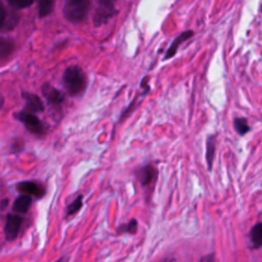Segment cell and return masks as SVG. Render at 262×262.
Here are the masks:
<instances>
[{
	"mask_svg": "<svg viewBox=\"0 0 262 262\" xmlns=\"http://www.w3.org/2000/svg\"><path fill=\"white\" fill-rule=\"evenodd\" d=\"M62 81L67 92L72 96L80 95L87 87L86 74L78 66L67 68L62 76Z\"/></svg>",
	"mask_w": 262,
	"mask_h": 262,
	"instance_id": "obj_1",
	"label": "cell"
},
{
	"mask_svg": "<svg viewBox=\"0 0 262 262\" xmlns=\"http://www.w3.org/2000/svg\"><path fill=\"white\" fill-rule=\"evenodd\" d=\"M89 8L90 0H67L63 15L71 23H81L87 17Z\"/></svg>",
	"mask_w": 262,
	"mask_h": 262,
	"instance_id": "obj_2",
	"label": "cell"
},
{
	"mask_svg": "<svg viewBox=\"0 0 262 262\" xmlns=\"http://www.w3.org/2000/svg\"><path fill=\"white\" fill-rule=\"evenodd\" d=\"M15 118L20 121L25 127L34 134H42L44 133L45 129L42 124V122L39 120V118L34 115V113L29 111H21L15 114Z\"/></svg>",
	"mask_w": 262,
	"mask_h": 262,
	"instance_id": "obj_3",
	"label": "cell"
},
{
	"mask_svg": "<svg viewBox=\"0 0 262 262\" xmlns=\"http://www.w3.org/2000/svg\"><path fill=\"white\" fill-rule=\"evenodd\" d=\"M115 13H116V9L114 7L113 2L100 1L98 7L94 12L93 23L96 27L101 26L104 23H106Z\"/></svg>",
	"mask_w": 262,
	"mask_h": 262,
	"instance_id": "obj_4",
	"label": "cell"
},
{
	"mask_svg": "<svg viewBox=\"0 0 262 262\" xmlns=\"http://www.w3.org/2000/svg\"><path fill=\"white\" fill-rule=\"evenodd\" d=\"M24 218L17 214H8L4 226V234L7 241H13L17 237Z\"/></svg>",
	"mask_w": 262,
	"mask_h": 262,
	"instance_id": "obj_5",
	"label": "cell"
},
{
	"mask_svg": "<svg viewBox=\"0 0 262 262\" xmlns=\"http://www.w3.org/2000/svg\"><path fill=\"white\" fill-rule=\"evenodd\" d=\"M41 90H42V94L46 98L47 102L52 106L57 107V106L61 105V103L64 101V94L49 83H44L42 85Z\"/></svg>",
	"mask_w": 262,
	"mask_h": 262,
	"instance_id": "obj_6",
	"label": "cell"
},
{
	"mask_svg": "<svg viewBox=\"0 0 262 262\" xmlns=\"http://www.w3.org/2000/svg\"><path fill=\"white\" fill-rule=\"evenodd\" d=\"M16 188L21 193L28 195H34L36 198H42L45 193L44 187L34 181H21L16 184Z\"/></svg>",
	"mask_w": 262,
	"mask_h": 262,
	"instance_id": "obj_7",
	"label": "cell"
},
{
	"mask_svg": "<svg viewBox=\"0 0 262 262\" xmlns=\"http://www.w3.org/2000/svg\"><path fill=\"white\" fill-rule=\"evenodd\" d=\"M136 176L142 186H149L151 183L156 181L158 177V171L154 166L147 165L137 170Z\"/></svg>",
	"mask_w": 262,
	"mask_h": 262,
	"instance_id": "obj_8",
	"label": "cell"
},
{
	"mask_svg": "<svg viewBox=\"0 0 262 262\" xmlns=\"http://www.w3.org/2000/svg\"><path fill=\"white\" fill-rule=\"evenodd\" d=\"M21 96L26 101L27 111L32 113H40L44 111L43 102L37 94L31 93V92H23Z\"/></svg>",
	"mask_w": 262,
	"mask_h": 262,
	"instance_id": "obj_9",
	"label": "cell"
},
{
	"mask_svg": "<svg viewBox=\"0 0 262 262\" xmlns=\"http://www.w3.org/2000/svg\"><path fill=\"white\" fill-rule=\"evenodd\" d=\"M192 35H193V32H192V31H185V32L181 33L180 35H178V36L174 39V41L172 42V44L170 45V47L168 48V50H167V52H166V54H165V56H164V59H169V58L173 57V56L176 54V52H177L179 46H180L183 42H185L186 40H188L190 37H192Z\"/></svg>",
	"mask_w": 262,
	"mask_h": 262,
	"instance_id": "obj_10",
	"label": "cell"
},
{
	"mask_svg": "<svg viewBox=\"0 0 262 262\" xmlns=\"http://www.w3.org/2000/svg\"><path fill=\"white\" fill-rule=\"evenodd\" d=\"M15 42L9 37H0V61L6 59L14 50Z\"/></svg>",
	"mask_w": 262,
	"mask_h": 262,
	"instance_id": "obj_11",
	"label": "cell"
},
{
	"mask_svg": "<svg viewBox=\"0 0 262 262\" xmlns=\"http://www.w3.org/2000/svg\"><path fill=\"white\" fill-rule=\"evenodd\" d=\"M32 204V198L28 194L23 193L13 203L12 210L16 213H26Z\"/></svg>",
	"mask_w": 262,
	"mask_h": 262,
	"instance_id": "obj_12",
	"label": "cell"
},
{
	"mask_svg": "<svg viewBox=\"0 0 262 262\" xmlns=\"http://www.w3.org/2000/svg\"><path fill=\"white\" fill-rule=\"evenodd\" d=\"M215 152H216V139H215V136L210 135L207 139V147H206V159H207L209 170L212 169Z\"/></svg>",
	"mask_w": 262,
	"mask_h": 262,
	"instance_id": "obj_13",
	"label": "cell"
},
{
	"mask_svg": "<svg viewBox=\"0 0 262 262\" xmlns=\"http://www.w3.org/2000/svg\"><path fill=\"white\" fill-rule=\"evenodd\" d=\"M250 237L253 248L256 249L262 246V222H259L252 227Z\"/></svg>",
	"mask_w": 262,
	"mask_h": 262,
	"instance_id": "obj_14",
	"label": "cell"
},
{
	"mask_svg": "<svg viewBox=\"0 0 262 262\" xmlns=\"http://www.w3.org/2000/svg\"><path fill=\"white\" fill-rule=\"evenodd\" d=\"M54 8V0H38L39 16L45 17L49 15Z\"/></svg>",
	"mask_w": 262,
	"mask_h": 262,
	"instance_id": "obj_15",
	"label": "cell"
},
{
	"mask_svg": "<svg viewBox=\"0 0 262 262\" xmlns=\"http://www.w3.org/2000/svg\"><path fill=\"white\" fill-rule=\"evenodd\" d=\"M233 126H234L235 131L239 135H245L250 131V126L248 124L247 119H245V118H235L233 120Z\"/></svg>",
	"mask_w": 262,
	"mask_h": 262,
	"instance_id": "obj_16",
	"label": "cell"
},
{
	"mask_svg": "<svg viewBox=\"0 0 262 262\" xmlns=\"http://www.w3.org/2000/svg\"><path fill=\"white\" fill-rule=\"evenodd\" d=\"M137 220L136 219H131L128 223L122 224L121 226L118 227V232H126V233H135L137 230Z\"/></svg>",
	"mask_w": 262,
	"mask_h": 262,
	"instance_id": "obj_17",
	"label": "cell"
},
{
	"mask_svg": "<svg viewBox=\"0 0 262 262\" xmlns=\"http://www.w3.org/2000/svg\"><path fill=\"white\" fill-rule=\"evenodd\" d=\"M82 204H83V196H82V195H78V196L68 206L67 214H68L69 216L76 214V213L82 208Z\"/></svg>",
	"mask_w": 262,
	"mask_h": 262,
	"instance_id": "obj_18",
	"label": "cell"
},
{
	"mask_svg": "<svg viewBox=\"0 0 262 262\" xmlns=\"http://www.w3.org/2000/svg\"><path fill=\"white\" fill-rule=\"evenodd\" d=\"M8 2V4L15 8V9H23L26 7H29L34 0H6Z\"/></svg>",
	"mask_w": 262,
	"mask_h": 262,
	"instance_id": "obj_19",
	"label": "cell"
},
{
	"mask_svg": "<svg viewBox=\"0 0 262 262\" xmlns=\"http://www.w3.org/2000/svg\"><path fill=\"white\" fill-rule=\"evenodd\" d=\"M6 21H7V12L4 6L0 3V30L5 27Z\"/></svg>",
	"mask_w": 262,
	"mask_h": 262,
	"instance_id": "obj_20",
	"label": "cell"
},
{
	"mask_svg": "<svg viewBox=\"0 0 262 262\" xmlns=\"http://www.w3.org/2000/svg\"><path fill=\"white\" fill-rule=\"evenodd\" d=\"M7 203H8V200H7V199H5V200L2 201V203H1V204H2V209H5V208H6V206H7L6 204H7Z\"/></svg>",
	"mask_w": 262,
	"mask_h": 262,
	"instance_id": "obj_21",
	"label": "cell"
},
{
	"mask_svg": "<svg viewBox=\"0 0 262 262\" xmlns=\"http://www.w3.org/2000/svg\"><path fill=\"white\" fill-rule=\"evenodd\" d=\"M214 258H213V255H212V257H210V256H207V257H204V258H202L201 260L202 261H204V260H213Z\"/></svg>",
	"mask_w": 262,
	"mask_h": 262,
	"instance_id": "obj_22",
	"label": "cell"
},
{
	"mask_svg": "<svg viewBox=\"0 0 262 262\" xmlns=\"http://www.w3.org/2000/svg\"><path fill=\"white\" fill-rule=\"evenodd\" d=\"M3 103H4V99H3L2 95L0 94V110H1V107H2V105H3Z\"/></svg>",
	"mask_w": 262,
	"mask_h": 262,
	"instance_id": "obj_23",
	"label": "cell"
},
{
	"mask_svg": "<svg viewBox=\"0 0 262 262\" xmlns=\"http://www.w3.org/2000/svg\"><path fill=\"white\" fill-rule=\"evenodd\" d=\"M100 1H107V2H114L115 0H100Z\"/></svg>",
	"mask_w": 262,
	"mask_h": 262,
	"instance_id": "obj_24",
	"label": "cell"
},
{
	"mask_svg": "<svg viewBox=\"0 0 262 262\" xmlns=\"http://www.w3.org/2000/svg\"><path fill=\"white\" fill-rule=\"evenodd\" d=\"M0 3H1V2H0Z\"/></svg>",
	"mask_w": 262,
	"mask_h": 262,
	"instance_id": "obj_25",
	"label": "cell"
}]
</instances>
